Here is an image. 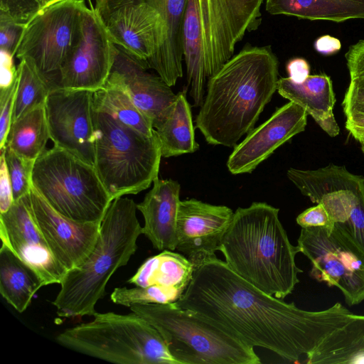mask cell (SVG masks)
Segmentation results:
<instances>
[{
	"instance_id": "6da1fadb",
	"label": "cell",
	"mask_w": 364,
	"mask_h": 364,
	"mask_svg": "<svg viewBox=\"0 0 364 364\" xmlns=\"http://www.w3.org/2000/svg\"><path fill=\"white\" fill-rule=\"evenodd\" d=\"M176 304L213 321L245 344L290 363L308 364L319 343L350 318L340 303L311 311L267 294L215 255L195 267Z\"/></svg>"
},
{
	"instance_id": "7a4b0ae2",
	"label": "cell",
	"mask_w": 364,
	"mask_h": 364,
	"mask_svg": "<svg viewBox=\"0 0 364 364\" xmlns=\"http://www.w3.org/2000/svg\"><path fill=\"white\" fill-rule=\"evenodd\" d=\"M279 60L269 46H246L208 80L196 127L212 145L234 147L255 127L277 90Z\"/></svg>"
},
{
	"instance_id": "3957f363",
	"label": "cell",
	"mask_w": 364,
	"mask_h": 364,
	"mask_svg": "<svg viewBox=\"0 0 364 364\" xmlns=\"http://www.w3.org/2000/svg\"><path fill=\"white\" fill-rule=\"evenodd\" d=\"M279 209L264 202L238 208L223 238L220 251L225 263L245 280L278 299L299 282L296 264L300 252L279 218Z\"/></svg>"
},
{
	"instance_id": "277c9868",
	"label": "cell",
	"mask_w": 364,
	"mask_h": 364,
	"mask_svg": "<svg viewBox=\"0 0 364 364\" xmlns=\"http://www.w3.org/2000/svg\"><path fill=\"white\" fill-rule=\"evenodd\" d=\"M264 0H188L183 23V57L195 107L201 105L207 79L234 54L245 33L261 21Z\"/></svg>"
},
{
	"instance_id": "5b68a950",
	"label": "cell",
	"mask_w": 364,
	"mask_h": 364,
	"mask_svg": "<svg viewBox=\"0 0 364 364\" xmlns=\"http://www.w3.org/2000/svg\"><path fill=\"white\" fill-rule=\"evenodd\" d=\"M136 203L127 197L110 203L100 224L97 243L85 261L67 272L52 301L57 314L65 318L93 316L105 294L110 277L126 265L137 250L142 234Z\"/></svg>"
},
{
	"instance_id": "8992f818",
	"label": "cell",
	"mask_w": 364,
	"mask_h": 364,
	"mask_svg": "<svg viewBox=\"0 0 364 364\" xmlns=\"http://www.w3.org/2000/svg\"><path fill=\"white\" fill-rule=\"evenodd\" d=\"M161 334L178 364H259L254 348L207 317L169 304L129 307Z\"/></svg>"
},
{
	"instance_id": "52a82bcc",
	"label": "cell",
	"mask_w": 364,
	"mask_h": 364,
	"mask_svg": "<svg viewBox=\"0 0 364 364\" xmlns=\"http://www.w3.org/2000/svg\"><path fill=\"white\" fill-rule=\"evenodd\" d=\"M94 126V166L111 198L149 188L162 157L156 131L146 136L95 109Z\"/></svg>"
},
{
	"instance_id": "ba28073f",
	"label": "cell",
	"mask_w": 364,
	"mask_h": 364,
	"mask_svg": "<svg viewBox=\"0 0 364 364\" xmlns=\"http://www.w3.org/2000/svg\"><path fill=\"white\" fill-rule=\"evenodd\" d=\"M92 316V321L60 333L56 342L112 363L178 364L159 332L137 314L97 312Z\"/></svg>"
},
{
	"instance_id": "9c48e42d",
	"label": "cell",
	"mask_w": 364,
	"mask_h": 364,
	"mask_svg": "<svg viewBox=\"0 0 364 364\" xmlns=\"http://www.w3.org/2000/svg\"><path fill=\"white\" fill-rule=\"evenodd\" d=\"M32 185L55 210L78 222L101 223L112 200L93 165L55 146L35 161Z\"/></svg>"
},
{
	"instance_id": "30bf717a",
	"label": "cell",
	"mask_w": 364,
	"mask_h": 364,
	"mask_svg": "<svg viewBox=\"0 0 364 364\" xmlns=\"http://www.w3.org/2000/svg\"><path fill=\"white\" fill-rule=\"evenodd\" d=\"M84 0H63L40 10L26 23L15 57L26 60L50 85L58 87L60 70L76 42Z\"/></svg>"
},
{
	"instance_id": "8fae6325",
	"label": "cell",
	"mask_w": 364,
	"mask_h": 364,
	"mask_svg": "<svg viewBox=\"0 0 364 364\" xmlns=\"http://www.w3.org/2000/svg\"><path fill=\"white\" fill-rule=\"evenodd\" d=\"M297 243L312 277L338 288L348 306L364 301V254L334 225L301 228Z\"/></svg>"
},
{
	"instance_id": "7c38bea8",
	"label": "cell",
	"mask_w": 364,
	"mask_h": 364,
	"mask_svg": "<svg viewBox=\"0 0 364 364\" xmlns=\"http://www.w3.org/2000/svg\"><path fill=\"white\" fill-rule=\"evenodd\" d=\"M94 9L112 42L146 65L166 41L164 22L146 0H96Z\"/></svg>"
},
{
	"instance_id": "4fadbf2b",
	"label": "cell",
	"mask_w": 364,
	"mask_h": 364,
	"mask_svg": "<svg viewBox=\"0 0 364 364\" xmlns=\"http://www.w3.org/2000/svg\"><path fill=\"white\" fill-rule=\"evenodd\" d=\"M117 46L94 7L83 9L76 42L60 70L58 87L97 91L105 85Z\"/></svg>"
},
{
	"instance_id": "5bb4252c",
	"label": "cell",
	"mask_w": 364,
	"mask_h": 364,
	"mask_svg": "<svg viewBox=\"0 0 364 364\" xmlns=\"http://www.w3.org/2000/svg\"><path fill=\"white\" fill-rule=\"evenodd\" d=\"M45 108L54 146L94 166L93 92L62 87L52 89Z\"/></svg>"
},
{
	"instance_id": "9a60e30c",
	"label": "cell",
	"mask_w": 364,
	"mask_h": 364,
	"mask_svg": "<svg viewBox=\"0 0 364 364\" xmlns=\"http://www.w3.org/2000/svg\"><path fill=\"white\" fill-rule=\"evenodd\" d=\"M287 176L304 196L321 203L333 225L341 227L364 203V176L330 164L315 170L290 168Z\"/></svg>"
},
{
	"instance_id": "2e32d148",
	"label": "cell",
	"mask_w": 364,
	"mask_h": 364,
	"mask_svg": "<svg viewBox=\"0 0 364 364\" xmlns=\"http://www.w3.org/2000/svg\"><path fill=\"white\" fill-rule=\"evenodd\" d=\"M29 200L35 221L55 259L67 271L81 265L97 243L101 223L78 222L63 216L33 185Z\"/></svg>"
},
{
	"instance_id": "e0dca14e",
	"label": "cell",
	"mask_w": 364,
	"mask_h": 364,
	"mask_svg": "<svg viewBox=\"0 0 364 364\" xmlns=\"http://www.w3.org/2000/svg\"><path fill=\"white\" fill-rule=\"evenodd\" d=\"M1 245L8 247L39 274L44 286L60 284L67 270L53 255L31 212L29 194L0 213Z\"/></svg>"
},
{
	"instance_id": "ac0fdd59",
	"label": "cell",
	"mask_w": 364,
	"mask_h": 364,
	"mask_svg": "<svg viewBox=\"0 0 364 364\" xmlns=\"http://www.w3.org/2000/svg\"><path fill=\"white\" fill-rule=\"evenodd\" d=\"M234 212L225 205L196 198L180 200L177 223L178 252L198 267L220 251Z\"/></svg>"
},
{
	"instance_id": "d6986e66",
	"label": "cell",
	"mask_w": 364,
	"mask_h": 364,
	"mask_svg": "<svg viewBox=\"0 0 364 364\" xmlns=\"http://www.w3.org/2000/svg\"><path fill=\"white\" fill-rule=\"evenodd\" d=\"M307 116L304 109L291 101L277 109L234 146L226 164L228 171L235 175L253 171L277 149L305 130Z\"/></svg>"
},
{
	"instance_id": "ffe728a7",
	"label": "cell",
	"mask_w": 364,
	"mask_h": 364,
	"mask_svg": "<svg viewBox=\"0 0 364 364\" xmlns=\"http://www.w3.org/2000/svg\"><path fill=\"white\" fill-rule=\"evenodd\" d=\"M142 62L117 47L105 84L117 87L156 128L173 105L176 94L159 75L150 73Z\"/></svg>"
},
{
	"instance_id": "44dd1931",
	"label": "cell",
	"mask_w": 364,
	"mask_h": 364,
	"mask_svg": "<svg viewBox=\"0 0 364 364\" xmlns=\"http://www.w3.org/2000/svg\"><path fill=\"white\" fill-rule=\"evenodd\" d=\"M181 186L177 181L157 177L144 200L136 204L144 217L142 234L159 251H175Z\"/></svg>"
},
{
	"instance_id": "7402d4cb",
	"label": "cell",
	"mask_w": 364,
	"mask_h": 364,
	"mask_svg": "<svg viewBox=\"0 0 364 364\" xmlns=\"http://www.w3.org/2000/svg\"><path fill=\"white\" fill-rule=\"evenodd\" d=\"M146 1L159 11L166 29L164 43L146 65L171 87L183 76V23L188 0Z\"/></svg>"
},
{
	"instance_id": "603a6c76",
	"label": "cell",
	"mask_w": 364,
	"mask_h": 364,
	"mask_svg": "<svg viewBox=\"0 0 364 364\" xmlns=\"http://www.w3.org/2000/svg\"><path fill=\"white\" fill-rule=\"evenodd\" d=\"M364 363V315L352 314L311 353L308 364Z\"/></svg>"
},
{
	"instance_id": "cb8c5ba5",
	"label": "cell",
	"mask_w": 364,
	"mask_h": 364,
	"mask_svg": "<svg viewBox=\"0 0 364 364\" xmlns=\"http://www.w3.org/2000/svg\"><path fill=\"white\" fill-rule=\"evenodd\" d=\"M36 271L8 247L0 248V293L18 312L23 313L43 287Z\"/></svg>"
},
{
	"instance_id": "d4e9b609",
	"label": "cell",
	"mask_w": 364,
	"mask_h": 364,
	"mask_svg": "<svg viewBox=\"0 0 364 364\" xmlns=\"http://www.w3.org/2000/svg\"><path fill=\"white\" fill-rule=\"evenodd\" d=\"M277 90L281 96L304 109L317 124L333 116L336 97L331 79L326 74L309 75L301 83L289 77H282Z\"/></svg>"
},
{
	"instance_id": "484cf974",
	"label": "cell",
	"mask_w": 364,
	"mask_h": 364,
	"mask_svg": "<svg viewBox=\"0 0 364 364\" xmlns=\"http://www.w3.org/2000/svg\"><path fill=\"white\" fill-rule=\"evenodd\" d=\"M265 6L270 14L303 19L337 23L364 19V0H266Z\"/></svg>"
},
{
	"instance_id": "4316f807",
	"label": "cell",
	"mask_w": 364,
	"mask_h": 364,
	"mask_svg": "<svg viewBox=\"0 0 364 364\" xmlns=\"http://www.w3.org/2000/svg\"><path fill=\"white\" fill-rule=\"evenodd\" d=\"M194 269L186 256L166 250L146 259L127 282L142 287L161 285L185 291Z\"/></svg>"
},
{
	"instance_id": "83f0119b",
	"label": "cell",
	"mask_w": 364,
	"mask_h": 364,
	"mask_svg": "<svg viewBox=\"0 0 364 364\" xmlns=\"http://www.w3.org/2000/svg\"><path fill=\"white\" fill-rule=\"evenodd\" d=\"M155 130L159 139L162 157L193 153L199 149L186 93L176 94L173 105Z\"/></svg>"
},
{
	"instance_id": "f1b7e54d",
	"label": "cell",
	"mask_w": 364,
	"mask_h": 364,
	"mask_svg": "<svg viewBox=\"0 0 364 364\" xmlns=\"http://www.w3.org/2000/svg\"><path fill=\"white\" fill-rule=\"evenodd\" d=\"M48 139L46 108L42 105L11 123L5 146L23 158L36 161L46 149Z\"/></svg>"
},
{
	"instance_id": "f546056e",
	"label": "cell",
	"mask_w": 364,
	"mask_h": 364,
	"mask_svg": "<svg viewBox=\"0 0 364 364\" xmlns=\"http://www.w3.org/2000/svg\"><path fill=\"white\" fill-rule=\"evenodd\" d=\"M93 107L117 122L146 136L155 132L151 121L134 105L129 96L120 88L105 84L93 92Z\"/></svg>"
},
{
	"instance_id": "4dcf8cb0",
	"label": "cell",
	"mask_w": 364,
	"mask_h": 364,
	"mask_svg": "<svg viewBox=\"0 0 364 364\" xmlns=\"http://www.w3.org/2000/svg\"><path fill=\"white\" fill-rule=\"evenodd\" d=\"M18 87L16 95L12 122L31 109L45 105L52 90L50 85L25 60L17 66Z\"/></svg>"
},
{
	"instance_id": "1f68e13d",
	"label": "cell",
	"mask_w": 364,
	"mask_h": 364,
	"mask_svg": "<svg viewBox=\"0 0 364 364\" xmlns=\"http://www.w3.org/2000/svg\"><path fill=\"white\" fill-rule=\"evenodd\" d=\"M184 291L171 287H117L111 294L113 303L130 307L134 304H169L178 301Z\"/></svg>"
},
{
	"instance_id": "d6a6232c",
	"label": "cell",
	"mask_w": 364,
	"mask_h": 364,
	"mask_svg": "<svg viewBox=\"0 0 364 364\" xmlns=\"http://www.w3.org/2000/svg\"><path fill=\"white\" fill-rule=\"evenodd\" d=\"M1 151L4 154L12 186L14 200L16 201L30 193L35 160L23 158L8 146H5Z\"/></svg>"
},
{
	"instance_id": "836d02e7",
	"label": "cell",
	"mask_w": 364,
	"mask_h": 364,
	"mask_svg": "<svg viewBox=\"0 0 364 364\" xmlns=\"http://www.w3.org/2000/svg\"><path fill=\"white\" fill-rule=\"evenodd\" d=\"M17 87L16 76L10 86L0 88V151L5 147L11 125Z\"/></svg>"
},
{
	"instance_id": "e575fe53",
	"label": "cell",
	"mask_w": 364,
	"mask_h": 364,
	"mask_svg": "<svg viewBox=\"0 0 364 364\" xmlns=\"http://www.w3.org/2000/svg\"><path fill=\"white\" fill-rule=\"evenodd\" d=\"M43 7V0H0V12L23 23H26Z\"/></svg>"
},
{
	"instance_id": "d590c367",
	"label": "cell",
	"mask_w": 364,
	"mask_h": 364,
	"mask_svg": "<svg viewBox=\"0 0 364 364\" xmlns=\"http://www.w3.org/2000/svg\"><path fill=\"white\" fill-rule=\"evenodd\" d=\"M26 23L18 22L0 12V50L15 56Z\"/></svg>"
},
{
	"instance_id": "8d00e7d4",
	"label": "cell",
	"mask_w": 364,
	"mask_h": 364,
	"mask_svg": "<svg viewBox=\"0 0 364 364\" xmlns=\"http://www.w3.org/2000/svg\"><path fill=\"white\" fill-rule=\"evenodd\" d=\"M342 107L346 118L364 117V79H350Z\"/></svg>"
},
{
	"instance_id": "74e56055",
	"label": "cell",
	"mask_w": 364,
	"mask_h": 364,
	"mask_svg": "<svg viewBox=\"0 0 364 364\" xmlns=\"http://www.w3.org/2000/svg\"><path fill=\"white\" fill-rule=\"evenodd\" d=\"M296 221L301 228L333 226L327 210L321 203H317L303 211L296 217Z\"/></svg>"
},
{
	"instance_id": "f35d334b",
	"label": "cell",
	"mask_w": 364,
	"mask_h": 364,
	"mask_svg": "<svg viewBox=\"0 0 364 364\" xmlns=\"http://www.w3.org/2000/svg\"><path fill=\"white\" fill-rule=\"evenodd\" d=\"M345 57L350 79H364V40L350 46Z\"/></svg>"
},
{
	"instance_id": "ab89813d",
	"label": "cell",
	"mask_w": 364,
	"mask_h": 364,
	"mask_svg": "<svg viewBox=\"0 0 364 364\" xmlns=\"http://www.w3.org/2000/svg\"><path fill=\"white\" fill-rule=\"evenodd\" d=\"M11 180L4 157L1 151L0 157V213L6 212L14 203Z\"/></svg>"
},
{
	"instance_id": "60d3db41",
	"label": "cell",
	"mask_w": 364,
	"mask_h": 364,
	"mask_svg": "<svg viewBox=\"0 0 364 364\" xmlns=\"http://www.w3.org/2000/svg\"><path fill=\"white\" fill-rule=\"evenodd\" d=\"M1 53V77L0 88L10 86L17 76V68L14 63V55L0 50Z\"/></svg>"
},
{
	"instance_id": "b9f144b4",
	"label": "cell",
	"mask_w": 364,
	"mask_h": 364,
	"mask_svg": "<svg viewBox=\"0 0 364 364\" xmlns=\"http://www.w3.org/2000/svg\"><path fill=\"white\" fill-rule=\"evenodd\" d=\"M289 77L294 82L301 83L309 75V63L302 58H292L287 64Z\"/></svg>"
},
{
	"instance_id": "7bdbcfd3",
	"label": "cell",
	"mask_w": 364,
	"mask_h": 364,
	"mask_svg": "<svg viewBox=\"0 0 364 364\" xmlns=\"http://www.w3.org/2000/svg\"><path fill=\"white\" fill-rule=\"evenodd\" d=\"M314 48L321 54L332 55L340 50L341 43L336 38L325 35L316 39L314 43Z\"/></svg>"
},
{
	"instance_id": "ee69618b",
	"label": "cell",
	"mask_w": 364,
	"mask_h": 364,
	"mask_svg": "<svg viewBox=\"0 0 364 364\" xmlns=\"http://www.w3.org/2000/svg\"><path fill=\"white\" fill-rule=\"evenodd\" d=\"M345 127L355 139L364 140V117H347Z\"/></svg>"
},
{
	"instance_id": "f6af8a7d",
	"label": "cell",
	"mask_w": 364,
	"mask_h": 364,
	"mask_svg": "<svg viewBox=\"0 0 364 364\" xmlns=\"http://www.w3.org/2000/svg\"><path fill=\"white\" fill-rule=\"evenodd\" d=\"M317 124L330 136L334 137L340 132V128L334 115L324 119Z\"/></svg>"
},
{
	"instance_id": "bcb514c9",
	"label": "cell",
	"mask_w": 364,
	"mask_h": 364,
	"mask_svg": "<svg viewBox=\"0 0 364 364\" xmlns=\"http://www.w3.org/2000/svg\"><path fill=\"white\" fill-rule=\"evenodd\" d=\"M63 0H43L44 7ZM43 7V8H44Z\"/></svg>"
},
{
	"instance_id": "7dc6e473",
	"label": "cell",
	"mask_w": 364,
	"mask_h": 364,
	"mask_svg": "<svg viewBox=\"0 0 364 364\" xmlns=\"http://www.w3.org/2000/svg\"><path fill=\"white\" fill-rule=\"evenodd\" d=\"M359 142L360 144L361 150H362L363 153L364 154V140H362Z\"/></svg>"
},
{
	"instance_id": "c3c4849f",
	"label": "cell",
	"mask_w": 364,
	"mask_h": 364,
	"mask_svg": "<svg viewBox=\"0 0 364 364\" xmlns=\"http://www.w3.org/2000/svg\"><path fill=\"white\" fill-rule=\"evenodd\" d=\"M90 1V0H88Z\"/></svg>"
}]
</instances>
